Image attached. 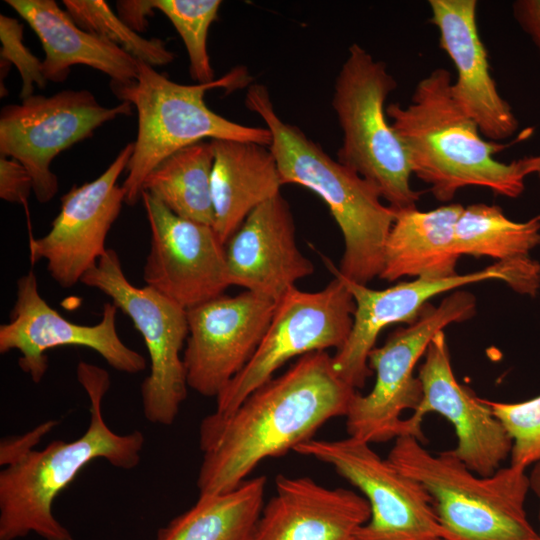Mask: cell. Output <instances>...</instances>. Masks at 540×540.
<instances>
[{"mask_svg":"<svg viewBox=\"0 0 540 540\" xmlns=\"http://www.w3.org/2000/svg\"><path fill=\"white\" fill-rule=\"evenodd\" d=\"M356 389L335 372L326 351L308 353L254 390L230 414L200 424L199 495L231 491L264 459L312 439L332 418L346 416Z\"/></svg>","mask_w":540,"mask_h":540,"instance_id":"obj_1","label":"cell"},{"mask_svg":"<svg viewBox=\"0 0 540 540\" xmlns=\"http://www.w3.org/2000/svg\"><path fill=\"white\" fill-rule=\"evenodd\" d=\"M452 75L436 68L416 85L409 104L386 107L390 123L407 152L412 174L429 185L441 202L467 186L517 198L533 174L531 156L505 163L494 155L505 145L486 140L476 122L456 103Z\"/></svg>","mask_w":540,"mask_h":540,"instance_id":"obj_2","label":"cell"},{"mask_svg":"<svg viewBox=\"0 0 540 540\" xmlns=\"http://www.w3.org/2000/svg\"><path fill=\"white\" fill-rule=\"evenodd\" d=\"M76 374L90 400L88 428L73 441L54 440L1 470L0 540H16L30 533L44 540H73L53 514L56 497L95 459L103 458L126 470L140 463L143 433L118 434L103 418L102 401L110 385L107 371L79 362Z\"/></svg>","mask_w":540,"mask_h":540,"instance_id":"obj_3","label":"cell"},{"mask_svg":"<svg viewBox=\"0 0 540 540\" xmlns=\"http://www.w3.org/2000/svg\"><path fill=\"white\" fill-rule=\"evenodd\" d=\"M246 107L256 113L271 133V150L282 184H298L316 193L328 206L343 239L338 272L367 285L379 277L384 245L395 211L381 202L378 188L327 154L319 143L296 125L283 121L263 84H250Z\"/></svg>","mask_w":540,"mask_h":540,"instance_id":"obj_4","label":"cell"},{"mask_svg":"<svg viewBox=\"0 0 540 540\" xmlns=\"http://www.w3.org/2000/svg\"><path fill=\"white\" fill-rule=\"evenodd\" d=\"M252 82L244 67L211 83L185 85L170 80L153 66L140 61L138 76L125 84L110 87L121 102L130 103L137 111L138 130L133 153L122 184L125 204L135 205L142 195L147 175L172 153L205 139H227L271 143L266 127L242 125L212 111L205 103L206 91L240 89Z\"/></svg>","mask_w":540,"mask_h":540,"instance_id":"obj_5","label":"cell"},{"mask_svg":"<svg viewBox=\"0 0 540 540\" xmlns=\"http://www.w3.org/2000/svg\"><path fill=\"white\" fill-rule=\"evenodd\" d=\"M387 459L428 492L445 539L540 540L524 508V469L509 465L481 476L451 450L432 454L412 436L397 437Z\"/></svg>","mask_w":540,"mask_h":540,"instance_id":"obj_6","label":"cell"},{"mask_svg":"<svg viewBox=\"0 0 540 540\" xmlns=\"http://www.w3.org/2000/svg\"><path fill=\"white\" fill-rule=\"evenodd\" d=\"M397 81L383 61L357 43L348 49L334 83L332 108L342 130L337 160L374 184L390 207H415L420 192L403 143L391 126L385 102Z\"/></svg>","mask_w":540,"mask_h":540,"instance_id":"obj_7","label":"cell"},{"mask_svg":"<svg viewBox=\"0 0 540 540\" xmlns=\"http://www.w3.org/2000/svg\"><path fill=\"white\" fill-rule=\"evenodd\" d=\"M476 312V299L467 291L454 290L438 306L426 304L418 319L396 329L369 354L368 364L376 379L372 390L356 393L346 414L348 436L367 443L396 439L401 434L402 414L415 411L422 400V386L415 366L432 338L452 323L466 321Z\"/></svg>","mask_w":540,"mask_h":540,"instance_id":"obj_8","label":"cell"},{"mask_svg":"<svg viewBox=\"0 0 540 540\" xmlns=\"http://www.w3.org/2000/svg\"><path fill=\"white\" fill-rule=\"evenodd\" d=\"M323 260L332 274L343 281L355 302L349 337L332 356L335 372L354 389L362 388L372 374L368 357L380 332L391 324H412L433 297L489 280L503 281L523 295L535 296L540 289V263L530 256L495 262L481 270L444 279L399 282L382 290L345 278L330 260Z\"/></svg>","mask_w":540,"mask_h":540,"instance_id":"obj_9","label":"cell"},{"mask_svg":"<svg viewBox=\"0 0 540 540\" xmlns=\"http://www.w3.org/2000/svg\"><path fill=\"white\" fill-rule=\"evenodd\" d=\"M81 282L110 297L142 335L150 358V373L141 385L144 416L153 424H173L188 389L181 356L188 336L187 310L146 285H133L113 249H107Z\"/></svg>","mask_w":540,"mask_h":540,"instance_id":"obj_10","label":"cell"},{"mask_svg":"<svg viewBox=\"0 0 540 540\" xmlns=\"http://www.w3.org/2000/svg\"><path fill=\"white\" fill-rule=\"evenodd\" d=\"M355 302L343 281L315 292L290 289L276 302L269 327L245 367L216 397V413H232L288 360L329 348L339 350L353 325Z\"/></svg>","mask_w":540,"mask_h":540,"instance_id":"obj_11","label":"cell"},{"mask_svg":"<svg viewBox=\"0 0 540 540\" xmlns=\"http://www.w3.org/2000/svg\"><path fill=\"white\" fill-rule=\"evenodd\" d=\"M294 451L332 466L358 488L370 506V518L357 540H434L445 538L425 488L382 458L370 443L348 436L309 439Z\"/></svg>","mask_w":540,"mask_h":540,"instance_id":"obj_12","label":"cell"},{"mask_svg":"<svg viewBox=\"0 0 540 540\" xmlns=\"http://www.w3.org/2000/svg\"><path fill=\"white\" fill-rule=\"evenodd\" d=\"M133 106L98 103L87 90H64L50 97L32 95L20 104L4 106L0 113V153L19 161L29 172L40 203L58 191L52 160L62 151L92 136L95 129L119 116H129Z\"/></svg>","mask_w":540,"mask_h":540,"instance_id":"obj_13","label":"cell"},{"mask_svg":"<svg viewBox=\"0 0 540 540\" xmlns=\"http://www.w3.org/2000/svg\"><path fill=\"white\" fill-rule=\"evenodd\" d=\"M151 232L146 286L188 310L230 287L225 244L213 226L182 218L142 192Z\"/></svg>","mask_w":540,"mask_h":540,"instance_id":"obj_14","label":"cell"},{"mask_svg":"<svg viewBox=\"0 0 540 540\" xmlns=\"http://www.w3.org/2000/svg\"><path fill=\"white\" fill-rule=\"evenodd\" d=\"M117 310L112 302H107L97 324L73 323L41 297L37 277L30 270L17 280L10 320L0 326V353L17 350L21 354L19 367L34 383H39L47 371L46 352L61 346L87 347L96 351L112 368L136 374L146 368V360L119 337Z\"/></svg>","mask_w":540,"mask_h":540,"instance_id":"obj_15","label":"cell"},{"mask_svg":"<svg viewBox=\"0 0 540 540\" xmlns=\"http://www.w3.org/2000/svg\"><path fill=\"white\" fill-rule=\"evenodd\" d=\"M133 153L128 143L96 179L73 186L61 197V208L47 234L29 238L31 265L44 259L51 278L61 287L81 282L105 254L107 235L125 203L117 184Z\"/></svg>","mask_w":540,"mask_h":540,"instance_id":"obj_16","label":"cell"},{"mask_svg":"<svg viewBox=\"0 0 540 540\" xmlns=\"http://www.w3.org/2000/svg\"><path fill=\"white\" fill-rule=\"evenodd\" d=\"M275 307V301L245 290L188 309L183 351L188 387L217 397L255 353Z\"/></svg>","mask_w":540,"mask_h":540,"instance_id":"obj_17","label":"cell"},{"mask_svg":"<svg viewBox=\"0 0 540 540\" xmlns=\"http://www.w3.org/2000/svg\"><path fill=\"white\" fill-rule=\"evenodd\" d=\"M418 378L422 400L412 415L403 419L400 436L425 441L423 419L428 413H438L454 428L457 445L451 450L453 454L478 475L494 474L510 455L512 440L484 399L457 381L444 331L429 343Z\"/></svg>","mask_w":540,"mask_h":540,"instance_id":"obj_18","label":"cell"},{"mask_svg":"<svg viewBox=\"0 0 540 540\" xmlns=\"http://www.w3.org/2000/svg\"><path fill=\"white\" fill-rule=\"evenodd\" d=\"M428 5L440 47L456 70L451 85L456 103L487 140L499 143L512 137L519 122L492 77L488 51L477 25V1L429 0Z\"/></svg>","mask_w":540,"mask_h":540,"instance_id":"obj_19","label":"cell"},{"mask_svg":"<svg viewBox=\"0 0 540 540\" xmlns=\"http://www.w3.org/2000/svg\"><path fill=\"white\" fill-rule=\"evenodd\" d=\"M225 248L230 286L275 302L314 272L297 246L293 214L281 193L254 209Z\"/></svg>","mask_w":540,"mask_h":540,"instance_id":"obj_20","label":"cell"},{"mask_svg":"<svg viewBox=\"0 0 540 540\" xmlns=\"http://www.w3.org/2000/svg\"><path fill=\"white\" fill-rule=\"evenodd\" d=\"M369 518L367 500L352 490L279 475L252 540H357Z\"/></svg>","mask_w":540,"mask_h":540,"instance_id":"obj_21","label":"cell"},{"mask_svg":"<svg viewBox=\"0 0 540 540\" xmlns=\"http://www.w3.org/2000/svg\"><path fill=\"white\" fill-rule=\"evenodd\" d=\"M38 36L47 81L63 82L73 65H86L125 84L138 76L139 60L118 46L79 27L54 0H6Z\"/></svg>","mask_w":540,"mask_h":540,"instance_id":"obj_22","label":"cell"},{"mask_svg":"<svg viewBox=\"0 0 540 540\" xmlns=\"http://www.w3.org/2000/svg\"><path fill=\"white\" fill-rule=\"evenodd\" d=\"M214 226L226 245L247 216L280 193L283 185L269 149L255 142L212 139Z\"/></svg>","mask_w":540,"mask_h":540,"instance_id":"obj_23","label":"cell"},{"mask_svg":"<svg viewBox=\"0 0 540 540\" xmlns=\"http://www.w3.org/2000/svg\"><path fill=\"white\" fill-rule=\"evenodd\" d=\"M464 206L443 205L429 211L394 209L395 219L384 245L379 278L444 279L457 275L456 222Z\"/></svg>","mask_w":540,"mask_h":540,"instance_id":"obj_24","label":"cell"},{"mask_svg":"<svg viewBox=\"0 0 540 540\" xmlns=\"http://www.w3.org/2000/svg\"><path fill=\"white\" fill-rule=\"evenodd\" d=\"M265 485L266 478L257 476L225 493L199 495L193 506L158 530L156 540H252Z\"/></svg>","mask_w":540,"mask_h":540,"instance_id":"obj_25","label":"cell"},{"mask_svg":"<svg viewBox=\"0 0 540 540\" xmlns=\"http://www.w3.org/2000/svg\"><path fill=\"white\" fill-rule=\"evenodd\" d=\"M213 161L210 140L186 146L163 159L147 175L142 192L158 199L182 218L214 226Z\"/></svg>","mask_w":540,"mask_h":540,"instance_id":"obj_26","label":"cell"},{"mask_svg":"<svg viewBox=\"0 0 540 540\" xmlns=\"http://www.w3.org/2000/svg\"><path fill=\"white\" fill-rule=\"evenodd\" d=\"M539 245L540 221L536 217L516 222L497 205L464 206L455 225L454 246L459 256L507 261L527 257Z\"/></svg>","mask_w":540,"mask_h":540,"instance_id":"obj_27","label":"cell"},{"mask_svg":"<svg viewBox=\"0 0 540 540\" xmlns=\"http://www.w3.org/2000/svg\"><path fill=\"white\" fill-rule=\"evenodd\" d=\"M62 3L79 27L111 42L137 60L154 67L169 64L175 58L163 40L140 36L103 0H64Z\"/></svg>","mask_w":540,"mask_h":540,"instance_id":"obj_28","label":"cell"},{"mask_svg":"<svg viewBox=\"0 0 540 540\" xmlns=\"http://www.w3.org/2000/svg\"><path fill=\"white\" fill-rule=\"evenodd\" d=\"M180 35L189 58L191 78L198 84L215 81L207 50L210 26L218 19L219 0H151Z\"/></svg>","mask_w":540,"mask_h":540,"instance_id":"obj_29","label":"cell"},{"mask_svg":"<svg viewBox=\"0 0 540 540\" xmlns=\"http://www.w3.org/2000/svg\"><path fill=\"white\" fill-rule=\"evenodd\" d=\"M512 440L513 467L526 470L540 461V395L532 399L506 403L484 399Z\"/></svg>","mask_w":540,"mask_h":540,"instance_id":"obj_30","label":"cell"},{"mask_svg":"<svg viewBox=\"0 0 540 540\" xmlns=\"http://www.w3.org/2000/svg\"><path fill=\"white\" fill-rule=\"evenodd\" d=\"M1 60L13 64L20 73L22 86L20 98L32 95L35 86L44 88L47 80L40 61L23 43V25L15 18L0 15Z\"/></svg>","mask_w":540,"mask_h":540,"instance_id":"obj_31","label":"cell"},{"mask_svg":"<svg viewBox=\"0 0 540 540\" xmlns=\"http://www.w3.org/2000/svg\"><path fill=\"white\" fill-rule=\"evenodd\" d=\"M31 191H33V182L27 169L19 161L1 156L0 198L27 207Z\"/></svg>","mask_w":540,"mask_h":540,"instance_id":"obj_32","label":"cell"},{"mask_svg":"<svg viewBox=\"0 0 540 540\" xmlns=\"http://www.w3.org/2000/svg\"><path fill=\"white\" fill-rule=\"evenodd\" d=\"M56 424V421H48L40 424L35 429L22 436L3 439L0 445V464L6 467L34 450L33 447L36 446L41 441V438Z\"/></svg>","mask_w":540,"mask_h":540,"instance_id":"obj_33","label":"cell"},{"mask_svg":"<svg viewBox=\"0 0 540 540\" xmlns=\"http://www.w3.org/2000/svg\"><path fill=\"white\" fill-rule=\"evenodd\" d=\"M513 16L540 53V0H517L512 4Z\"/></svg>","mask_w":540,"mask_h":540,"instance_id":"obj_34","label":"cell"},{"mask_svg":"<svg viewBox=\"0 0 540 540\" xmlns=\"http://www.w3.org/2000/svg\"><path fill=\"white\" fill-rule=\"evenodd\" d=\"M117 11L120 19L131 29L143 32L155 10L151 0H121L117 1Z\"/></svg>","mask_w":540,"mask_h":540,"instance_id":"obj_35","label":"cell"},{"mask_svg":"<svg viewBox=\"0 0 540 540\" xmlns=\"http://www.w3.org/2000/svg\"><path fill=\"white\" fill-rule=\"evenodd\" d=\"M530 489L539 499V521H540V461L534 464L529 476ZM540 537V532L538 533Z\"/></svg>","mask_w":540,"mask_h":540,"instance_id":"obj_36","label":"cell"},{"mask_svg":"<svg viewBox=\"0 0 540 540\" xmlns=\"http://www.w3.org/2000/svg\"><path fill=\"white\" fill-rule=\"evenodd\" d=\"M532 172L536 174L540 181V154L531 156Z\"/></svg>","mask_w":540,"mask_h":540,"instance_id":"obj_37","label":"cell"},{"mask_svg":"<svg viewBox=\"0 0 540 540\" xmlns=\"http://www.w3.org/2000/svg\"><path fill=\"white\" fill-rule=\"evenodd\" d=\"M434 540H447L445 538H437V539H434Z\"/></svg>","mask_w":540,"mask_h":540,"instance_id":"obj_38","label":"cell"},{"mask_svg":"<svg viewBox=\"0 0 540 540\" xmlns=\"http://www.w3.org/2000/svg\"><path fill=\"white\" fill-rule=\"evenodd\" d=\"M536 218L540 221V214L538 216H536Z\"/></svg>","mask_w":540,"mask_h":540,"instance_id":"obj_39","label":"cell"}]
</instances>
